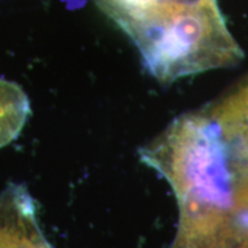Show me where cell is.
I'll list each match as a JSON object with an SVG mask.
<instances>
[{
	"label": "cell",
	"mask_w": 248,
	"mask_h": 248,
	"mask_svg": "<svg viewBox=\"0 0 248 248\" xmlns=\"http://www.w3.org/2000/svg\"><path fill=\"white\" fill-rule=\"evenodd\" d=\"M138 154L177 199L172 248H248V150L206 107L178 116Z\"/></svg>",
	"instance_id": "6da1fadb"
},
{
	"label": "cell",
	"mask_w": 248,
	"mask_h": 248,
	"mask_svg": "<svg viewBox=\"0 0 248 248\" xmlns=\"http://www.w3.org/2000/svg\"><path fill=\"white\" fill-rule=\"evenodd\" d=\"M137 47L148 73L162 84L229 68L244 54L218 0H95Z\"/></svg>",
	"instance_id": "7a4b0ae2"
},
{
	"label": "cell",
	"mask_w": 248,
	"mask_h": 248,
	"mask_svg": "<svg viewBox=\"0 0 248 248\" xmlns=\"http://www.w3.org/2000/svg\"><path fill=\"white\" fill-rule=\"evenodd\" d=\"M37 203L24 185L0 193V248H52L38 225Z\"/></svg>",
	"instance_id": "3957f363"
},
{
	"label": "cell",
	"mask_w": 248,
	"mask_h": 248,
	"mask_svg": "<svg viewBox=\"0 0 248 248\" xmlns=\"http://www.w3.org/2000/svg\"><path fill=\"white\" fill-rule=\"evenodd\" d=\"M30 114V101L23 89L0 77V148L20 136Z\"/></svg>",
	"instance_id": "277c9868"
},
{
	"label": "cell",
	"mask_w": 248,
	"mask_h": 248,
	"mask_svg": "<svg viewBox=\"0 0 248 248\" xmlns=\"http://www.w3.org/2000/svg\"><path fill=\"white\" fill-rule=\"evenodd\" d=\"M221 98L226 106L248 120V76Z\"/></svg>",
	"instance_id": "5b68a950"
}]
</instances>
